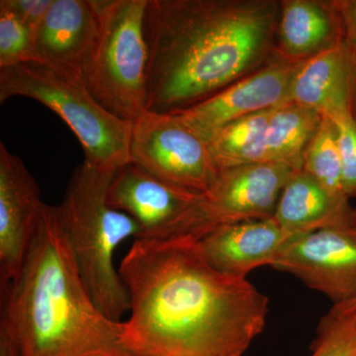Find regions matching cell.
Instances as JSON below:
<instances>
[{"label":"cell","mask_w":356,"mask_h":356,"mask_svg":"<svg viewBox=\"0 0 356 356\" xmlns=\"http://www.w3.org/2000/svg\"><path fill=\"white\" fill-rule=\"evenodd\" d=\"M44 202L22 159L0 144V286L20 273Z\"/></svg>","instance_id":"12"},{"label":"cell","mask_w":356,"mask_h":356,"mask_svg":"<svg viewBox=\"0 0 356 356\" xmlns=\"http://www.w3.org/2000/svg\"><path fill=\"white\" fill-rule=\"evenodd\" d=\"M302 170L330 191L346 196L341 182L337 124L332 119L323 117L317 132L304 153Z\"/></svg>","instance_id":"20"},{"label":"cell","mask_w":356,"mask_h":356,"mask_svg":"<svg viewBox=\"0 0 356 356\" xmlns=\"http://www.w3.org/2000/svg\"><path fill=\"white\" fill-rule=\"evenodd\" d=\"M99 30L95 0H53L34 34V60L86 83Z\"/></svg>","instance_id":"13"},{"label":"cell","mask_w":356,"mask_h":356,"mask_svg":"<svg viewBox=\"0 0 356 356\" xmlns=\"http://www.w3.org/2000/svg\"><path fill=\"white\" fill-rule=\"evenodd\" d=\"M280 13L276 0H149L147 111H184L268 64Z\"/></svg>","instance_id":"2"},{"label":"cell","mask_w":356,"mask_h":356,"mask_svg":"<svg viewBox=\"0 0 356 356\" xmlns=\"http://www.w3.org/2000/svg\"><path fill=\"white\" fill-rule=\"evenodd\" d=\"M21 96L36 100L64 120L84 153V161L115 173L130 161L133 121L102 106L86 83L32 60L0 69V102Z\"/></svg>","instance_id":"5"},{"label":"cell","mask_w":356,"mask_h":356,"mask_svg":"<svg viewBox=\"0 0 356 356\" xmlns=\"http://www.w3.org/2000/svg\"><path fill=\"white\" fill-rule=\"evenodd\" d=\"M294 168L283 163H255L220 170L202 194L186 235L199 241L220 227L274 216L281 192Z\"/></svg>","instance_id":"8"},{"label":"cell","mask_w":356,"mask_h":356,"mask_svg":"<svg viewBox=\"0 0 356 356\" xmlns=\"http://www.w3.org/2000/svg\"><path fill=\"white\" fill-rule=\"evenodd\" d=\"M351 224L356 228V207H353V215H351Z\"/></svg>","instance_id":"27"},{"label":"cell","mask_w":356,"mask_h":356,"mask_svg":"<svg viewBox=\"0 0 356 356\" xmlns=\"http://www.w3.org/2000/svg\"><path fill=\"white\" fill-rule=\"evenodd\" d=\"M350 198L323 186L303 170H295L281 192L274 220L293 238L351 224Z\"/></svg>","instance_id":"17"},{"label":"cell","mask_w":356,"mask_h":356,"mask_svg":"<svg viewBox=\"0 0 356 356\" xmlns=\"http://www.w3.org/2000/svg\"><path fill=\"white\" fill-rule=\"evenodd\" d=\"M130 297L123 343L135 356H243L269 300L216 270L191 238L135 240L119 266Z\"/></svg>","instance_id":"1"},{"label":"cell","mask_w":356,"mask_h":356,"mask_svg":"<svg viewBox=\"0 0 356 356\" xmlns=\"http://www.w3.org/2000/svg\"><path fill=\"white\" fill-rule=\"evenodd\" d=\"M202 194L170 184L129 161L114 173L107 202L132 218L140 238L161 241L185 236Z\"/></svg>","instance_id":"9"},{"label":"cell","mask_w":356,"mask_h":356,"mask_svg":"<svg viewBox=\"0 0 356 356\" xmlns=\"http://www.w3.org/2000/svg\"><path fill=\"white\" fill-rule=\"evenodd\" d=\"M275 108L238 119L213 136L210 151L219 170L262 163L266 130Z\"/></svg>","instance_id":"19"},{"label":"cell","mask_w":356,"mask_h":356,"mask_svg":"<svg viewBox=\"0 0 356 356\" xmlns=\"http://www.w3.org/2000/svg\"><path fill=\"white\" fill-rule=\"evenodd\" d=\"M130 161L188 191L205 193L220 170L209 143L177 113L146 111L133 121Z\"/></svg>","instance_id":"7"},{"label":"cell","mask_w":356,"mask_h":356,"mask_svg":"<svg viewBox=\"0 0 356 356\" xmlns=\"http://www.w3.org/2000/svg\"><path fill=\"white\" fill-rule=\"evenodd\" d=\"M310 356H356V314L332 310L321 321Z\"/></svg>","instance_id":"21"},{"label":"cell","mask_w":356,"mask_h":356,"mask_svg":"<svg viewBox=\"0 0 356 356\" xmlns=\"http://www.w3.org/2000/svg\"><path fill=\"white\" fill-rule=\"evenodd\" d=\"M300 65L288 62L275 54L261 70L209 99L177 113L209 143L218 131L232 122L289 102L293 77Z\"/></svg>","instance_id":"11"},{"label":"cell","mask_w":356,"mask_h":356,"mask_svg":"<svg viewBox=\"0 0 356 356\" xmlns=\"http://www.w3.org/2000/svg\"><path fill=\"white\" fill-rule=\"evenodd\" d=\"M322 118L317 112L294 102L276 107L267 127L262 163L302 170L304 153Z\"/></svg>","instance_id":"18"},{"label":"cell","mask_w":356,"mask_h":356,"mask_svg":"<svg viewBox=\"0 0 356 356\" xmlns=\"http://www.w3.org/2000/svg\"><path fill=\"white\" fill-rule=\"evenodd\" d=\"M113 175L83 161L74 170L57 208L89 294L106 317L122 322L130 311V297L115 267V252L128 238L139 240L140 229L132 218L107 202Z\"/></svg>","instance_id":"4"},{"label":"cell","mask_w":356,"mask_h":356,"mask_svg":"<svg viewBox=\"0 0 356 356\" xmlns=\"http://www.w3.org/2000/svg\"><path fill=\"white\" fill-rule=\"evenodd\" d=\"M341 163V182L346 197H356V120L343 118L334 122Z\"/></svg>","instance_id":"23"},{"label":"cell","mask_w":356,"mask_h":356,"mask_svg":"<svg viewBox=\"0 0 356 356\" xmlns=\"http://www.w3.org/2000/svg\"><path fill=\"white\" fill-rule=\"evenodd\" d=\"M332 310L341 312V313L356 314V296L341 305L332 306Z\"/></svg>","instance_id":"26"},{"label":"cell","mask_w":356,"mask_h":356,"mask_svg":"<svg viewBox=\"0 0 356 356\" xmlns=\"http://www.w3.org/2000/svg\"><path fill=\"white\" fill-rule=\"evenodd\" d=\"M289 102L337 122L356 120V55L343 43L299 65Z\"/></svg>","instance_id":"14"},{"label":"cell","mask_w":356,"mask_h":356,"mask_svg":"<svg viewBox=\"0 0 356 356\" xmlns=\"http://www.w3.org/2000/svg\"><path fill=\"white\" fill-rule=\"evenodd\" d=\"M79 273L57 206L44 204L24 262L1 290L0 356H135Z\"/></svg>","instance_id":"3"},{"label":"cell","mask_w":356,"mask_h":356,"mask_svg":"<svg viewBox=\"0 0 356 356\" xmlns=\"http://www.w3.org/2000/svg\"><path fill=\"white\" fill-rule=\"evenodd\" d=\"M149 0H95L100 30L86 83L104 108L134 121L147 111Z\"/></svg>","instance_id":"6"},{"label":"cell","mask_w":356,"mask_h":356,"mask_svg":"<svg viewBox=\"0 0 356 356\" xmlns=\"http://www.w3.org/2000/svg\"><path fill=\"white\" fill-rule=\"evenodd\" d=\"M344 43L336 0H282L276 30L275 54L303 64Z\"/></svg>","instance_id":"16"},{"label":"cell","mask_w":356,"mask_h":356,"mask_svg":"<svg viewBox=\"0 0 356 356\" xmlns=\"http://www.w3.org/2000/svg\"><path fill=\"white\" fill-rule=\"evenodd\" d=\"M34 60V32L0 6V69Z\"/></svg>","instance_id":"22"},{"label":"cell","mask_w":356,"mask_h":356,"mask_svg":"<svg viewBox=\"0 0 356 356\" xmlns=\"http://www.w3.org/2000/svg\"><path fill=\"white\" fill-rule=\"evenodd\" d=\"M273 267L341 305L356 296V228L350 224L293 236Z\"/></svg>","instance_id":"10"},{"label":"cell","mask_w":356,"mask_h":356,"mask_svg":"<svg viewBox=\"0 0 356 356\" xmlns=\"http://www.w3.org/2000/svg\"><path fill=\"white\" fill-rule=\"evenodd\" d=\"M343 21L344 44L356 55V0H336Z\"/></svg>","instance_id":"25"},{"label":"cell","mask_w":356,"mask_h":356,"mask_svg":"<svg viewBox=\"0 0 356 356\" xmlns=\"http://www.w3.org/2000/svg\"><path fill=\"white\" fill-rule=\"evenodd\" d=\"M51 3L53 0H1L0 6L13 11L35 34Z\"/></svg>","instance_id":"24"},{"label":"cell","mask_w":356,"mask_h":356,"mask_svg":"<svg viewBox=\"0 0 356 356\" xmlns=\"http://www.w3.org/2000/svg\"><path fill=\"white\" fill-rule=\"evenodd\" d=\"M290 238L273 217L220 227L197 243L206 261L216 270L247 278L255 268L273 266Z\"/></svg>","instance_id":"15"}]
</instances>
